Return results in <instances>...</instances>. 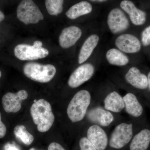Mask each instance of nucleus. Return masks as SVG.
<instances>
[{"instance_id":"nucleus-1","label":"nucleus","mask_w":150,"mask_h":150,"mask_svg":"<svg viewBox=\"0 0 150 150\" xmlns=\"http://www.w3.org/2000/svg\"><path fill=\"white\" fill-rule=\"evenodd\" d=\"M30 114L39 132H47L53 126L55 120L50 103L45 100H38L30 108Z\"/></svg>"},{"instance_id":"nucleus-2","label":"nucleus","mask_w":150,"mask_h":150,"mask_svg":"<svg viewBox=\"0 0 150 150\" xmlns=\"http://www.w3.org/2000/svg\"><path fill=\"white\" fill-rule=\"evenodd\" d=\"M91 101V93L86 90H81L75 94L67 108V115L72 122L77 123L83 120Z\"/></svg>"},{"instance_id":"nucleus-3","label":"nucleus","mask_w":150,"mask_h":150,"mask_svg":"<svg viewBox=\"0 0 150 150\" xmlns=\"http://www.w3.org/2000/svg\"><path fill=\"white\" fill-rule=\"evenodd\" d=\"M136 124L138 123L123 122L115 126L111 133L109 141L110 147L120 149L131 142L134 137Z\"/></svg>"},{"instance_id":"nucleus-4","label":"nucleus","mask_w":150,"mask_h":150,"mask_svg":"<svg viewBox=\"0 0 150 150\" xmlns=\"http://www.w3.org/2000/svg\"><path fill=\"white\" fill-rule=\"evenodd\" d=\"M56 70L53 65L28 63L23 67V72L27 77L41 83L48 82L54 78Z\"/></svg>"},{"instance_id":"nucleus-5","label":"nucleus","mask_w":150,"mask_h":150,"mask_svg":"<svg viewBox=\"0 0 150 150\" xmlns=\"http://www.w3.org/2000/svg\"><path fill=\"white\" fill-rule=\"evenodd\" d=\"M17 16L25 24H35L44 17L37 6L32 0H22L17 9Z\"/></svg>"},{"instance_id":"nucleus-6","label":"nucleus","mask_w":150,"mask_h":150,"mask_svg":"<svg viewBox=\"0 0 150 150\" xmlns=\"http://www.w3.org/2000/svg\"><path fill=\"white\" fill-rule=\"evenodd\" d=\"M124 110L126 113L134 118L136 123L145 125V110L143 105L136 94L128 92L123 96Z\"/></svg>"},{"instance_id":"nucleus-7","label":"nucleus","mask_w":150,"mask_h":150,"mask_svg":"<svg viewBox=\"0 0 150 150\" xmlns=\"http://www.w3.org/2000/svg\"><path fill=\"white\" fill-rule=\"evenodd\" d=\"M16 57L21 61H30L43 59L48 56L49 51L46 48H38L33 45L21 44L14 49Z\"/></svg>"},{"instance_id":"nucleus-8","label":"nucleus","mask_w":150,"mask_h":150,"mask_svg":"<svg viewBox=\"0 0 150 150\" xmlns=\"http://www.w3.org/2000/svg\"><path fill=\"white\" fill-rule=\"evenodd\" d=\"M86 116L92 124L98 125L102 128L110 126L115 120L112 112L101 106L92 108L88 111Z\"/></svg>"},{"instance_id":"nucleus-9","label":"nucleus","mask_w":150,"mask_h":150,"mask_svg":"<svg viewBox=\"0 0 150 150\" xmlns=\"http://www.w3.org/2000/svg\"><path fill=\"white\" fill-rule=\"evenodd\" d=\"M95 68L89 63L78 67L70 76L68 85L71 88H76L89 80L94 74Z\"/></svg>"},{"instance_id":"nucleus-10","label":"nucleus","mask_w":150,"mask_h":150,"mask_svg":"<svg viewBox=\"0 0 150 150\" xmlns=\"http://www.w3.org/2000/svg\"><path fill=\"white\" fill-rule=\"evenodd\" d=\"M107 23L111 32L117 34L123 32L129 26V20L126 15L120 9H113L109 13Z\"/></svg>"},{"instance_id":"nucleus-11","label":"nucleus","mask_w":150,"mask_h":150,"mask_svg":"<svg viewBox=\"0 0 150 150\" xmlns=\"http://www.w3.org/2000/svg\"><path fill=\"white\" fill-rule=\"evenodd\" d=\"M28 96L27 92L22 90L16 93L9 92L3 96L2 102L4 109L7 112H16L20 110L21 101Z\"/></svg>"},{"instance_id":"nucleus-12","label":"nucleus","mask_w":150,"mask_h":150,"mask_svg":"<svg viewBox=\"0 0 150 150\" xmlns=\"http://www.w3.org/2000/svg\"><path fill=\"white\" fill-rule=\"evenodd\" d=\"M87 138L97 150H105L109 142L107 134L103 128L95 124H92L88 127Z\"/></svg>"},{"instance_id":"nucleus-13","label":"nucleus","mask_w":150,"mask_h":150,"mask_svg":"<svg viewBox=\"0 0 150 150\" xmlns=\"http://www.w3.org/2000/svg\"><path fill=\"white\" fill-rule=\"evenodd\" d=\"M115 46L125 53H137L141 50V43L136 36L130 34H122L118 36L115 41Z\"/></svg>"},{"instance_id":"nucleus-14","label":"nucleus","mask_w":150,"mask_h":150,"mask_svg":"<svg viewBox=\"0 0 150 150\" xmlns=\"http://www.w3.org/2000/svg\"><path fill=\"white\" fill-rule=\"evenodd\" d=\"M125 79L131 86L139 91H146L148 88L147 76L136 67H131L125 76Z\"/></svg>"},{"instance_id":"nucleus-15","label":"nucleus","mask_w":150,"mask_h":150,"mask_svg":"<svg viewBox=\"0 0 150 150\" xmlns=\"http://www.w3.org/2000/svg\"><path fill=\"white\" fill-rule=\"evenodd\" d=\"M150 146V126L146 124L135 134L131 141L130 150H147Z\"/></svg>"},{"instance_id":"nucleus-16","label":"nucleus","mask_w":150,"mask_h":150,"mask_svg":"<svg viewBox=\"0 0 150 150\" xmlns=\"http://www.w3.org/2000/svg\"><path fill=\"white\" fill-rule=\"evenodd\" d=\"M120 6L129 14L133 24L137 25L144 24L146 20V13L137 8L132 1L129 0H123L120 4Z\"/></svg>"},{"instance_id":"nucleus-17","label":"nucleus","mask_w":150,"mask_h":150,"mask_svg":"<svg viewBox=\"0 0 150 150\" xmlns=\"http://www.w3.org/2000/svg\"><path fill=\"white\" fill-rule=\"evenodd\" d=\"M81 35V30L77 26L66 28L63 30L59 36V44L62 48H70L76 43Z\"/></svg>"},{"instance_id":"nucleus-18","label":"nucleus","mask_w":150,"mask_h":150,"mask_svg":"<svg viewBox=\"0 0 150 150\" xmlns=\"http://www.w3.org/2000/svg\"><path fill=\"white\" fill-rule=\"evenodd\" d=\"M103 108L112 113L123 111L125 107L123 97L118 92L112 91L107 94L103 99Z\"/></svg>"},{"instance_id":"nucleus-19","label":"nucleus","mask_w":150,"mask_h":150,"mask_svg":"<svg viewBox=\"0 0 150 150\" xmlns=\"http://www.w3.org/2000/svg\"><path fill=\"white\" fill-rule=\"evenodd\" d=\"M99 40V36L96 34L90 35L87 38L80 51L78 60L79 64H83L89 58L97 46Z\"/></svg>"},{"instance_id":"nucleus-20","label":"nucleus","mask_w":150,"mask_h":150,"mask_svg":"<svg viewBox=\"0 0 150 150\" xmlns=\"http://www.w3.org/2000/svg\"><path fill=\"white\" fill-rule=\"evenodd\" d=\"M92 6L88 2L83 1L71 7L66 12L67 16L71 19H75L79 17L90 13Z\"/></svg>"},{"instance_id":"nucleus-21","label":"nucleus","mask_w":150,"mask_h":150,"mask_svg":"<svg viewBox=\"0 0 150 150\" xmlns=\"http://www.w3.org/2000/svg\"><path fill=\"white\" fill-rule=\"evenodd\" d=\"M106 58L110 64L114 66H126L129 63L128 57L120 50L115 48H111L107 51Z\"/></svg>"},{"instance_id":"nucleus-22","label":"nucleus","mask_w":150,"mask_h":150,"mask_svg":"<svg viewBox=\"0 0 150 150\" xmlns=\"http://www.w3.org/2000/svg\"><path fill=\"white\" fill-rule=\"evenodd\" d=\"M14 134L18 139L25 145L29 146L34 140V137L23 125H18L14 129Z\"/></svg>"},{"instance_id":"nucleus-23","label":"nucleus","mask_w":150,"mask_h":150,"mask_svg":"<svg viewBox=\"0 0 150 150\" xmlns=\"http://www.w3.org/2000/svg\"><path fill=\"white\" fill-rule=\"evenodd\" d=\"M64 0H46V6L48 13L57 16L62 13Z\"/></svg>"},{"instance_id":"nucleus-24","label":"nucleus","mask_w":150,"mask_h":150,"mask_svg":"<svg viewBox=\"0 0 150 150\" xmlns=\"http://www.w3.org/2000/svg\"><path fill=\"white\" fill-rule=\"evenodd\" d=\"M79 146L81 150H97L87 137H83L80 140Z\"/></svg>"},{"instance_id":"nucleus-25","label":"nucleus","mask_w":150,"mask_h":150,"mask_svg":"<svg viewBox=\"0 0 150 150\" xmlns=\"http://www.w3.org/2000/svg\"><path fill=\"white\" fill-rule=\"evenodd\" d=\"M142 44L144 46L150 45V25L146 28L142 33Z\"/></svg>"},{"instance_id":"nucleus-26","label":"nucleus","mask_w":150,"mask_h":150,"mask_svg":"<svg viewBox=\"0 0 150 150\" xmlns=\"http://www.w3.org/2000/svg\"><path fill=\"white\" fill-rule=\"evenodd\" d=\"M48 150H66L64 148L59 144L56 142L51 143L48 146Z\"/></svg>"},{"instance_id":"nucleus-27","label":"nucleus","mask_w":150,"mask_h":150,"mask_svg":"<svg viewBox=\"0 0 150 150\" xmlns=\"http://www.w3.org/2000/svg\"><path fill=\"white\" fill-rule=\"evenodd\" d=\"M4 150H21L20 148L14 143H7L5 145Z\"/></svg>"},{"instance_id":"nucleus-28","label":"nucleus","mask_w":150,"mask_h":150,"mask_svg":"<svg viewBox=\"0 0 150 150\" xmlns=\"http://www.w3.org/2000/svg\"><path fill=\"white\" fill-rule=\"evenodd\" d=\"M6 132V128L5 124L2 122L1 113H0V139L4 137Z\"/></svg>"},{"instance_id":"nucleus-29","label":"nucleus","mask_w":150,"mask_h":150,"mask_svg":"<svg viewBox=\"0 0 150 150\" xmlns=\"http://www.w3.org/2000/svg\"><path fill=\"white\" fill-rule=\"evenodd\" d=\"M147 76L148 78V88L146 90V92L145 93L144 96L147 99L148 102H149L150 100V71L148 73Z\"/></svg>"},{"instance_id":"nucleus-30","label":"nucleus","mask_w":150,"mask_h":150,"mask_svg":"<svg viewBox=\"0 0 150 150\" xmlns=\"http://www.w3.org/2000/svg\"><path fill=\"white\" fill-rule=\"evenodd\" d=\"M33 45L35 47H37V48H40L42 47V46H43V43L41 41H39V40H36L34 42Z\"/></svg>"},{"instance_id":"nucleus-31","label":"nucleus","mask_w":150,"mask_h":150,"mask_svg":"<svg viewBox=\"0 0 150 150\" xmlns=\"http://www.w3.org/2000/svg\"><path fill=\"white\" fill-rule=\"evenodd\" d=\"M5 18L4 15L0 11V23L4 20Z\"/></svg>"},{"instance_id":"nucleus-32","label":"nucleus","mask_w":150,"mask_h":150,"mask_svg":"<svg viewBox=\"0 0 150 150\" xmlns=\"http://www.w3.org/2000/svg\"><path fill=\"white\" fill-rule=\"evenodd\" d=\"M90 1H92L95 2H102L105 1L107 0H90Z\"/></svg>"},{"instance_id":"nucleus-33","label":"nucleus","mask_w":150,"mask_h":150,"mask_svg":"<svg viewBox=\"0 0 150 150\" xmlns=\"http://www.w3.org/2000/svg\"><path fill=\"white\" fill-rule=\"evenodd\" d=\"M29 150H39L36 149H35V148H31V149H30Z\"/></svg>"},{"instance_id":"nucleus-34","label":"nucleus","mask_w":150,"mask_h":150,"mask_svg":"<svg viewBox=\"0 0 150 150\" xmlns=\"http://www.w3.org/2000/svg\"><path fill=\"white\" fill-rule=\"evenodd\" d=\"M148 104H149V107H150V100L149 101V102H148Z\"/></svg>"},{"instance_id":"nucleus-35","label":"nucleus","mask_w":150,"mask_h":150,"mask_svg":"<svg viewBox=\"0 0 150 150\" xmlns=\"http://www.w3.org/2000/svg\"><path fill=\"white\" fill-rule=\"evenodd\" d=\"M1 71H0V78H1Z\"/></svg>"}]
</instances>
